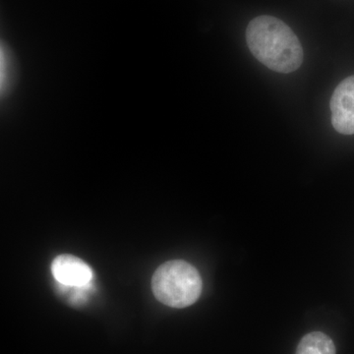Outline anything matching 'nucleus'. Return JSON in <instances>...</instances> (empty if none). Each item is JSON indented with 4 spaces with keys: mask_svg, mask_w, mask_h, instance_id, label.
<instances>
[{
    "mask_svg": "<svg viewBox=\"0 0 354 354\" xmlns=\"http://www.w3.org/2000/svg\"><path fill=\"white\" fill-rule=\"evenodd\" d=\"M297 354H335V346L327 335L313 332L305 335L300 341Z\"/></svg>",
    "mask_w": 354,
    "mask_h": 354,
    "instance_id": "obj_6",
    "label": "nucleus"
},
{
    "mask_svg": "<svg viewBox=\"0 0 354 354\" xmlns=\"http://www.w3.org/2000/svg\"><path fill=\"white\" fill-rule=\"evenodd\" d=\"M246 41L256 59L272 71L291 73L304 62V48L297 35L283 21L272 16L251 20Z\"/></svg>",
    "mask_w": 354,
    "mask_h": 354,
    "instance_id": "obj_1",
    "label": "nucleus"
},
{
    "mask_svg": "<svg viewBox=\"0 0 354 354\" xmlns=\"http://www.w3.org/2000/svg\"><path fill=\"white\" fill-rule=\"evenodd\" d=\"M330 108L335 131L344 135L354 134V75L344 79L335 88Z\"/></svg>",
    "mask_w": 354,
    "mask_h": 354,
    "instance_id": "obj_3",
    "label": "nucleus"
},
{
    "mask_svg": "<svg viewBox=\"0 0 354 354\" xmlns=\"http://www.w3.org/2000/svg\"><path fill=\"white\" fill-rule=\"evenodd\" d=\"M20 64L17 53L6 41L0 44V97L2 101L12 97L19 85Z\"/></svg>",
    "mask_w": 354,
    "mask_h": 354,
    "instance_id": "obj_5",
    "label": "nucleus"
},
{
    "mask_svg": "<svg viewBox=\"0 0 354 354\" xmlns=\"http://www.w3.org/2000/svg\"><path fill=\"white\" fill-rule=\"evenodd\" d=\"M202 279L196 268L183 260L160 266L153 274L152 288L158 301L174 308H184L197 301L202 292Z\"/></svg>",
    "mask_w": 354,
    "mask_h": 354,
    "instance_id": "obj_2",
    "label": "nucleus"
},
{
    "mask_svg": "<svg viewBox=\"0 0 354 354\" xmlns=\"http://www.w3.org/2000/svg\"><path fill=\"white\" fill-rule=\"evenodd\" d=\"M53 278L66 288H84L91 286L93 271L83 260L72 255L57 256L51 265Z\"/></svg>",
    "mask_w": 354,
    "mask_h": 354,
    "instance_id": "obj_4",
    "label": "nucleus"
}]
</instances>
